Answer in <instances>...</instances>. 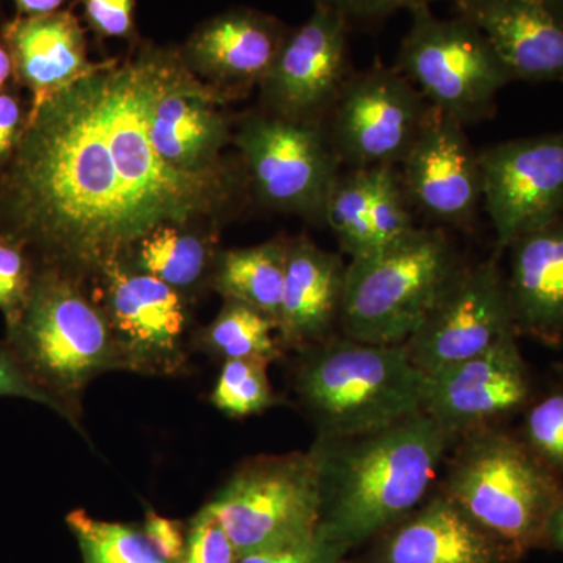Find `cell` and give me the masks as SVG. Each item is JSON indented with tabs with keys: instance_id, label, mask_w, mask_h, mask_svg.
<instances>
[{
	"instance_id": "16",
	"label": "cell",
	"mask_w": 563,
	"mask_h": 563,
	"mask_svg": "<svg viewBox=\"0 0 563 563\" xmlns=\"http://www.w3.org/2000/svg\"><path fill=\"white\" fill-rule=\"evenodd\" d=\"M401 165L407 199L426 217L459 229L473 224L483 203V174L465 125L431 107Z\"/></svg>"
},
{
	"instance_id": "20",
	"label": "cell",
	"mask_w": 563,
	"mask_h": 563,
	"mask_svg": "<svg viewBox=\"0 0 563 563\" xmlns=\"http://www.w3.org/2000/svg\"><path fill=\"white\" fill-rule=\"evenodd\" d=\"M342 255L307 236L288 242L277 336L282 347L303 351L331 339L340 325L346 285Z\"/></svg>"
},
{
	"instance_id": "44",
	"label": "cell",
	"mask_w": 563,
	"mask_h": 563,
	"mask_svg": "<svg viewBox=\"0 0 563 563\" xmlns=\"http://www.w3.org/2000/svg\"><path fill=\"white\" fill-rule=\"evenodd\" d=\"M339 563H351L346 561V558L343 559V561H340Z\"/></svg>"
},
{
	"instance_id": "27",
	"label": "cell",
	"mask_w": 563,
	"mask_h": 563,
	"mask_svg": "<svg viewBox=\"0 0 563 563\" xmlns=\"http://www.w3.org/2000/svg\"><path fill=\"white\" fill-rule=\"evenodd\" d=\"M66 525L79 543L84 563H169L154 550L141 526L99 520L85 510H73Z\"/></svg>"
},
{
	"instance_id": "42",
	"label": "cell",
	"mask_w": 563,
	"mask_h": 563,
	"mask_svg": "<svg viewBox=\"0 0 563 563\" xmlns=\"http://www.w3.org/2000/svg\"><path fill=\"white\" fill-rule=\"evenodd\" d=\"M11 81L14 84V65L13 57L2 33H0V91L10 87Z\"/></svg>"
},
{
	"instance_id": "32",
	"label": "cell",
	"mask_w": 563,
	"mask_h": 563,
	"mask_svg": "<svg viewBox=\"0 0 563 563\" xmlns=\"http://www.w3.org/2000/svg\"><path fill=\"white\" fill-rule=\"evenodd\" d=\"M35 263L31 252L18 240L0 235V312L7 328L21 317L31 295Z\"/></svg>"
},
{
	"instance_id": "34",
	"label": "cell",
	"mask_w": 563,
	"mask_h": 563,
	"mask_svg": "<svg viewBox=\"0 0 563 563\" xmlns=\"http://www.w3.org/2000/svg\"><path fill=\"white\" fill-rule=\"evenodd\" d=\"M347 553L350 551L317 532L301 542L242 555L236 563H339Z\"/></svg>"
},
{
	"instance_id": "9",
	"label": "cell",
	"mask_w": 563,
	"mask_h": 563,
	"mask_svg": "<svg viewBox=\"0 0 563 563\" xmlns=\"http://www.w3.org/2000/svg\"><path fill=\"white\" fill-rule=\"evenodd\" d=\"M255 198L268 209L324 224L340 163L324 125L252 113L233 136Z\"/></svg>"
},
{
	"instance_id": "28",
	"label": "cell",
	"mask_w": 563,
	"mask_h": 563,
	"mask_svg": "<svg viewBox=\"0 0 563 563\" xmlns=\"http://www.w3.org/2000/svg\"><path fill=\"white\" fill-rule=\"evenodd\" d=\"M369 191L372 168H350V172L340 174L325 207L324 224L351 261L372 252Z\"/></svg>"
},
{
	"instance_id": "25",
	"label": "cell",
	"mask_w": 563,
	"mask_h": 563,
	"mask_svg": "<svg viewBox=\"0 0 563 563\" xmlns=\"http://www.w3.org/2000/svg\"><path fill=\"white\" fill-rule=\"evenodd\" d=\"M129 263L179 292L195 288L211 263L209 240L187 225H162L141 240Z\"/></svg>"
},
{
	"instance_id": "17",
	"label": "cell",
	"mask_w": 563,
	"mask_h": 563,
	"mask_svg": "<svg viewBox=\"0 0 563 563\" xmlns=\"http://www.w3.org/2000/svg\"><path fill=\"white\" fill-rule=\"evenodd\" d=\"M290 31L272 14L233 9L199 25L180 54L188 69L214 90L247 91L261 87Z\"/></svg>"
},
{
	"instance_id": "38",
	"label": "cell",
	"mask_w": 563,
	"mask_h": 563,
	"mask_svg": "<svg viewBox=\"0 0 563 563\" xmlns=\"http://www.w3.org/2000/svg\"><path fill=\"white\" fill-rule=\"evenodd\" d=\"M14 87L0 91V169L11 161L20 146L31 113V107H25Z\"/></svg>"
},
{
	"instance_id": "36",
	"label": "cell",
	"mask_w": 563,
	"mask_h": 563,
	"mask_svg": "<svg viewBox=\"0 0 563 563\" xmlns=\"http://www.w3.org/2000/svg\"><path fill=\"white\" fill-rule=\"evenodd\" d=\"M314 5L335 11L354 25H374L398 11L432 7L443 0H313ZM453 2V0H451Z\"/></svg>"
},
{
	"instance_id": "14",
	"label": "cell",
	"mask_w": 563,
	"mask_h": 563,
	"mask_svg": "<svg viewBox=\"0 0 563 563\" xmlns=\"http://www.w3.org/2000/svg\"><path fill=\"white\" fill-rule=\"evenodd\" d=\"M351 29L342 14L314 5L312 16L288 33L261 84L263 111L284 120L324 125L354 73Z\"/></svg>"
},
{
	"instance_id": "29",
	"label": "cell",
	"mask_w": 563,
	"mask_h": 563,
	"mask_svg": "<svg viewBox=\"0 0 563 563\" xmlns=\"http://www.w3.org/2000/svg\"><path fill=\"white\" fill-rule=\"evenodd\" d=\"M417 229L407 206L401 174L396 166L372 168L369 191V236L372 252L368 255L401 242Z\"/></svg>"
},
{
	"instance_id": "13",
	"label": "cell",
	"mask_w": 563,
	"mask_h": 563,
	"mask_svg": "<svg viewBox=\"0 0 563 563\" xmlns=\"http://www.w3.org/2000/svg\"><path fill=\"white\" fill-rule=\"evenodd\" d=\"M479 165L496 252L563 217V132L495 144Z\"/></svg>"
},
{
	"instance_id": "5",
	"label": "cell",
	"mask_w": 563,
	"mask_h": 563,
	"mask_svg": "<svg viewBox=\"0 0 563 563\" xmlns=\"http://www.w3.org/2000/svg\"><path fill=\"white\" fill-rule=\"evenodd\" d=\"M296 391L320 439L380 431L422 412L426 374L404 344H372L332 335L307 347Z\"/></svg>"
},
{
	"instance_id": "21",
	"label": "cell",
	"mask_w": 563,
	"mask_h": 563,
	"mask_svg": "<svg viewBox=\"0 0 563 563\" xmlns=\"http://www.w3.org/2000/svg\"><path fill=\"white\" fill-rule=\"evenodd\" d=\"M0 33L13 57L14 84L31 92V111L102 65L88 58L84 27L69 10L14 18Z\"/></svg>"
},
{
	"instance_id": "24",
	"label": "cell",
	"mask_w": 563,
	"mask_h": 563,
	"mask_svg": "<svg viewBox=\"0 0 563 563\" xmlns=\"http://www.w3.org/2000/svg\"><path fill=\"white\" fill-rule=\"evenodd\" d=\"M288 240L222 252L214 263V288L225 301H239L279 320Z\"/></svg>"
},
{
	"instance_id": "4",
	"label": "cell",
	"mask_w": 563,
	"mask_h": 563,
	"mask_svg": "<svg viewBox=\"0 0 563 563\" xmlns=\"http://www.w3.org/2000/svg\"><path fill=\"white\" fill-rule=\"evenodd\" d=\"M440 490L515 558L547 544V528L563 498L559 474L523 440L490 426L459 437Z\"/></svg>"
},
{
	"instance_id": "15",
	"label": "cell",
	"mask_w": 563,
	"mask_h": 563,
	"mask_svg": "<svg viewBox=\"0 0 563 563\" xmlns=\"http://www.w3.org/2000/svg\"><path fill=\"white\" fill-rule=\"evenodd\" d=\"M531 391L518 336L510 335L483 354L426 376L421 410L457 440L523 409Z\"/></svg>"
},
{
	"instance_id": "6",
	"label": "cell",
	"mask_w": 563,
	"mask_h": 563,
	"mask_svg": "<svg viewBox=\"0 0 563 563\" xmlns=\"http://www.w3.org/2000/svg\"><path fill=\"white\" fill-rule=\"evenodd\" d=\"M463 265L440 228H417L390 247L352 258L340 328L362 343L404 344Z\"/></svg>"
},
{
	"instance_id": "12",
	"label": "cell",
	"mask_w": 563,
	"mask_h": 563,
	"mask_svg": "<svg viewBox=\"0 0 563 563\" xmlns=\"http://www.w3.org/2000/svg\"><path fill=\"white\" fill-rule=\"evenodd\" d=\"M95 282L92 296L109 320L122 369L155 376L179 373L187 362L188 328L181 292L128 261L107 266Z\"/></svg>"
},
{
	"instance_id": "11",
	"label": "cell",
	"mask_w": 563,
	"mask_h": 563,
	"mask_svg": "<svg viewBox=\"0 0 563 563\" xmlns=\"http://www.w3.org/2000/svg\"><path fill=\"white\" fill-rule=\"evenodd\" d=\"M498 255L474 265L463 263L404 343L426 376L483 354L506 336H518Z\"/></svg>"
},
{
	"instance_id": "43",
	"label": "cell",
	"mask_w": 563,
	"mask_h": 563,
	"mask_svg": "<svg viewBox=\"0 0 563 563\" xmlns=\"http://www.w3.org/2000/svg\"><path fill=\"white\" fill-rule=\"evenodd\" d=\"M555 372L561 374V376L563 377V362L558 363V365H555Z\"/></svg>"
},
{
	"instance_id": "30",
	"label": "cell",
	"mask_w": 563,
	"mask_h": 563,
	"mask_svg": "<svg viewBox=\"0 0 563 563\" xmlns=\"http://www.w3.org/2000/svg\"><path fill=\"white\" fill-rule=\"evenodd\" d=\"M211 402L222 413L233 418L251 417L274 406L268 363L261 361H228L221 368Z\"/></svg>"
},
{
	"instance_id": "18",
	"label": "cell",
	"mask_w": 563,
	"mask_h": 563,
	"mask_svg": "<svg viewBox=\"0 0 563 563\" xmlns=\"http://www.w3.org/2000/svg\"><path fill=\"white\" fill-rule=\"evenodd\" d=\"M455 16L492 44L512 80H563V0H453Z\"/></svg>"
},
{
	"instance_id": "7",
	"label": "cell",
	"mask_w": 563,
	"mask_h": 563,
	"mask_svg": "<svg viewBox=\"0 0 563 563\" xmlns=\"http://www.w3.org/2000/svg\"><path fill=\"white\" fill-rule=\"evenodd\" d=\"M395 68L432 109L462 125L488 120L512 76L483 32L461 16L437 18L431 7L410 11Z\"/></svg>"
},
{
	"instance_id": "2",
	"label": "cell",
	"mask_w": 563,
	"mask_h": 563,
	"mask_svg": "<svg viewBox=\"0 0 563 563\" xmlns=\"http://www.w3.org/2000/svg\"><path fill=\"white\" fill-rule=\"evenodd\" d=\"M454 443L424 412L363 435L318 437V532L347 551L376 539L428 498Z\"/></svg>"
},
{
	"instance_id": "19",
	"label": "cell",
	"mask_w": 563,
	"mask_h": 563,
	"mask_svg": "<svg viewBox=\"0 0 563 563\" xmlns=\"http://www.w3.org/2000/svg\"><path fill=\"white\" fill-rule=\"evenodd\" d=\"M509 548L484 531L442 490L374 539L372 563H512Z\"/></svg>"
},
{
	"instance_id": "33",
	"label": "cell",
	"mask_w": 563,
	"mask_h": 563,
	"mask_svg": "<svg viewBox=\"0 0 563 563\" xmlns=\"http://www.w3.org/2000/svg\"><path fill=\"white\" fill-rule=\"evenodd\" d=\"M239 554L213 514L202 507L187 532V550L180 563H236Z\"/></svg>"
},
{
	"instance_id": "22",
	"label": "cell",
	"mask_w": 563,
	"mask_h": 563,
	"mask_svg": "<svg viewBox=\"0 0 563 563\" xmlns=\"http://www.w3.org/2000/svg\"><path fill=\"white\" fill-rule=\"evenodd\" d=\"M506 251L515 331L558 346L563 342V217L518 236Z\"/></svg>"
},
{
	"instance_id": "23",
	"label": "cell",
	"mask_w": 563,
	"mask_h": 563,
	"mask_svg": "<svg viewBox=\"0 0 563 563\" xmlns=\"http://www.w3.org/2000/svg\"><path fill=\"white\" fill-rule=\"evenodd\" d=\"M221 99L220 91L191 73L158 101L152 114L151 139L174 168L188 173L228 168L221 151L231 140V128L218 107Z\"/></svg>"
},
{
	"instance_id": "26",
	"label": "cell",
	"mask_w": 563,
	"mask_h": 563,
	"mask_svg": "<svg viewBox=\"0 0 563 563\" xmlns=\"http://www.w3.org/2000/svg\"><path fill=\"white\" fill-rule=\"evenodd\" d=\"M203 343L224 362L261 361L269 365L284 351L277 336V322L239 301H225L203 332Z\"/></svg>"
},
{
	"instance_id": "3",
	"label": "cell",
	"mask_w": 563,
	"mask_h": 563,
	"mask_svg": "<svg viewBox=\"0 0 563 563\" xmlns=\"http://www.w3.org/2000/svg\"><path fill=\"white\" fill-rule=\"evenodd\" d=\"M5 343L77 429L85 388L101 374L122 369L102 307L88 296L84 279L54 266H35L27 303L7 328Z\"/></svg>"
},
{
	"instance_id": "41",
	"label": "cell",
	"mask_w": 563,
	"mask_h": 563,
	"mask_svg": "<svg viewBox=\"0 0 563 563\" xmlns=\"http://www.w3.org/2000/svg\"><path fill=\"white\" fill-rule=\"evenodd\" d=\"M547 544L563 553V498L555 507L550 523H548Z\"/></svg>"
},
{
	"instance_id": "37",
	"label": "cell",
	"mask_w": 563,
	"mask_h": 563,
	"mask_svg": "<svg viewBox=\"0 0 563 563\" xmlns=\"http://www.w3.org/2000/svg\"><path fill=\"white\" fill-rule=\"evenodd\" d=\"M0 396H13V398H24L29 401L43 404V406L49 407L51 410L68 421L60 404L52 399L46 391L41 390L38 385L33 383L31 376L22 368L21 363L14 357L5 342H0Z\"/></svg>"
},
{
	"instance_id": "8",
	"label": "cell",
	"mask_w": 563,
	"mask_h": 563,
	"mask_svg": "<svg viewBox=\"0 0 563 563\" xmlns=\"http://www.w3.org/2000/svg\"><path fill=\"white\" fill-rule=\"evenodd\" d=\"M206 509L220 521L239 558L309 539L321 520L320 476L312 451L250 459Z\"/></svg>"
},
{
	"instance_id": "40",
	"label": "cell",
	"mask_w": 563,
	"mask_h": 563,
	"mask_svg": "<svg viewBox=\"0 0 563 563\" xmlns=\"http://www.w3.org/2000/svg\"><path fill=\"white\" fill-rule=\"evenodd\" d=\"M9 2L14 7L16 18H36L60 13L73 0H9Z\"/></svg>"
},
{
	"instance_id": "10",
	"label": "cell",
	"mask_w": 563,
	"mask_h": 563,
	"mask_svg": "<svg viewBox=\"0 0 563 563\" xmlns=\"http://www.w3.org/2000/svg\"><path fill=\"white\" fill-rule=\"evenodd\" d=\"M431 106L396 68L354 70L324 129L350 168L398 166L418 140Z\"/></svg>"
},
{
	"instance_id": "1",
	"label": "cell",
	"mask_w": 563,
	"mask_h": 563,
	"mask_svg": "<svg viewBox=\"0 0 563 563\" xmlns=\"http://www.w3.org/2000/svg\"><path fill=\"white\" fill-rule=\"evenodd\" d=\"M190 74L180 49L141 44L31 111L0 169V235L24 244L35 266L87 282L155 229L228 209L242 177L181 172L152 143L155 107Z\"/></svg>"
},
{
	"instance_id": "31",
	"label": "cell",
	"mask_w": 563,
	"mask_h": 563,
	"mask_svg": "<svg viewBox=\"0 0 563 563\" xmlns=\"http://www.w3.org/2000/svg\"><path fill=\"white\" fill-rule=\"evenodd\" d=\"M521 440L555 474H563V391H554L528 410Z\"/></svg>"
},
{
	"instance_id": "39",
	"label": "cell",
	"mask_w": 563,
	"mask_h": 563,
	"mask_svg": "<svg viewBox=\"0 0 563 563\" xmlns=\"http://www.w3.org/2000/svg\"><path fill=\"white\" fill-rule=\"evenodd\" d=\"M154 550L169 563H180L187 550V532L180 521L147 512L141 525Z\"/></svg>"
},
{
	"instance_id": "35",
	"label": "cell",
	"mask_w": 563,
	"mask_h": 563,
	"mask_svg": "<svg viewBox=\"0 0 563 563\" xmlns=\"http://www.w3.org/2000/svg\"><path fill=\"white\" fill-rule=\"evenodd\" d=\"M79 3L96 36L109 40L135 36L136 0H79Z\"/></svg>"
}]
</instances>
